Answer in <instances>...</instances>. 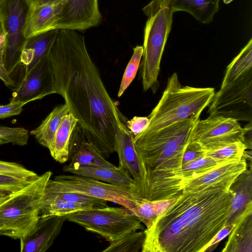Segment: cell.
Here are the masks:
<instances>
[{
  "instance_id": "obj_32",
  "label": "cell",
  "mask_w": 252,
  "mask_h": 252,
  "mask_svg": "<svg viewBox=\"0 0 252 252\" xmlns=\"http://www.w3.org/2000/svg\"><path fill=\"white\" fill-rule=\"evenodd\" d=\"M143 53V47L137 45L133 48V54L126 68L118 92L121 97L135 78Z\"/></svg>"
},
{
  "instance_id": "obj_2",
  "label": "cell",
  "mask_w": 252,
  "mask_h": 252,
  "mask_svg": "<svg viewBox=\"0 0 252 252\" xmlns=\"http://www.w3.org/2000/svg\"><path fill=\"white\" fill-rule=\"evenodd\" d=\"M234 181L184 192L144 230L142 252H204L225 225Z\"/></svg>"
},
{
  "instance_id": "obj_16",
  "label": "cell",
  "mask_w": 252,
  "mask_h": 252,
  "mask_svg": "<svg viewBox=\"0 0 252 252\" xmlns=\"http://www.w3.org/2000/svg\"><path fill=\"white\" fill-rule=\"evenodd\" d=\"M60 4H44L29 7L24 28L25 39L57 29Z\"/></svg>"
},
{
  "instance_id": "obj_8",
  "label": "cell",
  "mask_w": 252,
  "mask_h": 252,
  "mask_svg": "<svg viewBox=\"0 0 252 252\" xmlns=\"http://www.w3.org/2000/svg\"><path fill=\"white\" fill-rule=\"evenodd\" d=\"M47 192H72L115 202L131 212L140 199L130 189L77 175H61L48 181Z\"/></svg>"
},
{
  "instance_id": "obj_5",
  "label": "cell",
  "mask_w": 252,
  "mask_h": 252,
  "mask_svg": "<svg viewBox=\"0 0 252 252\" xmlns=\"http://www.w3.org/2000/svg\"><path fill=\"white\" fill-rule=\"evenodd\" d=\"M142 11L148 17L143 42L140 76L143 90L158 89V76L165 46L170 33L174 12L161 0H151Z\"/></svg>"
},
{
  "instance_id": "obj_15",
  "label": "cell",
  "mask_w": 252,
  "mask_h": 252,
  "mask_svg": "<svg viewBox=\"0 0 252 252\" xmlns=\"http://www.w3.org/2000/svg\"><path fill=\"white\" fill-rule=\"evenodd\" d=\"M66 220L63 216L41 217L33 230L20 239L21 252H45L52 245Z\"/></svg>"
},
{
  "instance_id": "obj_20",
  "label": "cell",
  "mask_w": 252,
  "mask_h": 252,
  "mask_svg": "<svg viewBox=\"0 0 252 252\" xmlns=\"http://www.w3.org/2000/svg\"><path fill=\"white\" fill-rule=\"evenodd\" d=\"M247 168L244 156L237 161L225 162L210 172L191 181L183 189V191H189L199 188H204L220 182L234 181L236 178Z\"/></svg>"
},
{
  "instance_id": "obj_23",
  "label": "cell",
  "mask_w": 252,
  "mask_h": 252,
  "mask_svg": "<svg viewBox=\"0 0 252 252\" xmlns=\"http://www.w3.org/2000/svg\"><path fill=\"white\" fill-rule=\"evenodd\" d=\"M174 13L184 11L202 24H209L219 8L220 0H161Z\"/></svg>"
},
{
  "instance_id": "obj_7",
  "label": "cell",
  "mask_w": 252,
  "mask_h": 252,
  "mask_svg": "<svg viewBox=\"0 0 252 252\" xmlns=\"http://www.w3.org/2000/svg\"><path fill=\"white\" fill-rule=\"evenodd\" d=\"M68 220L97 234L109 242L142 230L139 219L128 209L107 207L78 212L64 216Z\"/></svg>"
},
{
  "instance_id": "obj_10",
  "label": "cell",
  "mask_w": 252,
  "mask_h": 252,
  "mask_svg": "<svg viewBox=\"0 0 252 252\" xmlns=\"http://www.w3.org/2000/svg\"><path fill=\"white\" fill-rule=\"evenodd\" d=\"M208 112L237 121H252V72L215 93Z\"/></svg>"
},
{
  "instance_id": "obj_35",
  "label": "cell",
  "mask_w": 252,
  "mask_h": 252,
  "mask_svg": "<svg viewBox=\"0 0 252 252\" xmlns=\"http://www.w3.org/2000/svg\"><path fill=\"white\" fill-rule=\"evenodd\" d=\"M6 38V34L2 32L0 34V79L6 86L12 87L14 85L15 82L8 74L5 65Z\"/></svg>"
},
{
  "instance_id": "obj_30",
  "label": "cell",
  "mask_w": 252,
  "mask_h": 252,
  "mask_svg": "<svg viewBox=\"0 0 252 252\" xmlns=\"http://www.w3.org/2000/svg\"><path fill=\"white\" fill-rule=\"evenodd\" d=\"M145 239L143 231L130 232L111 242L103 252H141Z\"/></svg>"
},
{
  "instance_id": "obj_33",
  "label": "cell",
  "mask_w": 252,
  "mask_h": 252,
  "mask_svg": "<svg viewBox=\"0 0 252 252\" xmlns=\"http://www.w3.org/2000/svg\"><path fill=\"white\" fill-rule=\"evenodd\" d=\"M44 193L66 201L92 205L96 208H103L108 206L107 201L105 200L80 193L72 192H56L45 191Z\"/></svg>"
},
{
  "instance_id": "obj_37",
  "label": "cell",
  "mask_w": 252,
  "mask_h": 252,
  "mask_svg": "<svg viewBox=\"0 0 252 252\" xmlns=\"http://www.w3.org/2000/svg\"><path fill=\"white\" fill-rule=\"evenodd\" d=\"M206 153L197 143L190 141L183 155L182 165L204 157Z\"/></svg>"
},
{
  "instance_id": "obj_19",
  "label": "cell",
  "mask_w": 252,
  "mask_h": 252,
  "mask_svg": "<svg viewBox=\"0 0 252 252\" xmlns=\"http://www.w3.org/2000/svg\"><path fill=\"white\" fill-rule=\"evenodd\" d=\"M58 30H52L25 40L20 55V65L24 69L22 78L30 72L47 53Z\"/></svg>"
},
{
  "instance_id": "obj_4",
  "label": "cell",
  "mask_w": 252,
  "mask_h": 252,
  "mask_svg": "<svg viewBox=\"0 0 252 252\" xmlns=\"http://www.w3.org/2000/svg\"><path fill=\"white\" fill-rule=\"evenodd\" d=\"M213 88L183 86L174 73L167 80L162 95L148 116L149 124L145 131L160 129L192 117L200 116L211 102Z\"/></svg>"
},
{
  "instance_id": "obj_9",
  "label": "cell",
  "mask_w": 252,
  "mask_h": 252,
  "mask_svg": "<svg viewBox=\"0 0 252 252\" xmlns=\"http://www.w3.org/2000/svg\"><path fill=\"white\" fill-rule=\"evenodd\" d=\"M28 9L25 0H0V25L6 35L5 65L11 77L20 65L21 50L26 39L23 31Z\"/></svg>"
},
{
  "instance_id": "obj_11",
  "label": "cell",
  "mask_w": 252,
  "mask_h": 252,
  "mask_svg": "<svg viewBox=\"0 0 252 252\" xmlns=\"http://www.w3.org/2000/svg\"><path fill=\"white\" fill-rule=\"evenodd\" d=\"M242 135L243 127L235 119L209 116L196 122L190 141L197 143L208 152L238 140L242 142Z\"/></svg>"
},
{
  "instance_id": "obj_34",
  "label": "cell",
  "mask_w": 252,
  "mask_h": 252,
  "mask_svg": "<svg viewBox=\"0 0 252 252\" xmlns=\"http://www.w3.org/2000/svg\"><path fill=\"white\" fill-rule=\"evenodd\" d=\"M0 174L22 180L32 181L38 175L16 162L0 160Z\"/></svg>"
},
{
  "instance_id": "obj_13",
  "label": "cell",
  "mask_w": 252,
  "mask_h": 252,
  "mask_svg": "<svg viewBox=\"0 0 252 252\" xmlns=\"http://www.w3.org/2000/svg\"><path fill=\"white\" fill-rule=\"evenodd\" d=\"M98 0H64L61 3L57 29L83 31L101 21Z\"/></svg>"
},
{
  "instance_id": "obj_38",
  "label": "cell",
  "mask_w": 252,
  "mask_h": 252,
  "mask_svg": "<svg viewBox=\"0 0 252 252\" xmlns=\"http://www.w3.org/2000/svg\"><path fill=\"white\" fill-rule=\"evenodd\" d=\"M148 117L134 116L130 120H127L126 125L134 136L145 130L149 124Z\"/></svg>"
},
{
  "instance_id": "obj_31",
  "label": "cell",
  "mask_w": 252,
  "mask_h": 252,
  "mask_svg": "<svg viewBox=\"0 0 252 252\" xmlns=\"http://www.w3.org/2000/svg\"><path fill=\"white\" fill-rule=\"evenodd\" d=\"M248 149L243 142L238 140L216 150L206 152L205 156L219 162L237 161L242 158Z\"/></svg>"
},
{
  "instance_id": "obj_45",
  "label": "cell",
  "mask_w": 252,
  "mask_h": 252,
  "mask_svg": "<svg viewBox=\"0 0 252 252\" xmlns=\"http://www.w3.org/2000/svg\"><path fill=\"white\" fill-rule=\"evenodd\" d=\"M2 144H4V142L0 135V145Z\"/></svg>"
},
{
  "instance_id": "obj_21",
  "label": "cell",
  "mask_w": 252,
  "mask_h": 252,
  "mask_svg": "<svg viewBox=\"0 0 252 252\" xmlns=\"http://www.w3.org/2000/svg\"><path fill=\"white\" fill-rule=\"evenodd\" d=\"M68 164L73 167L93 165L113 168L115 167L102 156L99 149L92 142L70 138Z\"/></svg>"
},
{
  "instance_id": "obj_42",
  "label": "cell",
  "mask_w": 252,
  "mask_h": 252,
  "mask_svg": "<svg viewBox=\"0 0 252 252\" xmlns=\"http://www.w3.org/2000/svg\"><path fill=\"white\" fill-rule=\"evenodd\" d=\"M29 7L44 4H60L64 0H25Z\"/></svg>"
},
{
  "instance_id": "obj_6",
  "label": "cell",
  "mask_w": 252,
  "mask_h": 252,
  "mask_svg": "<svg viewBox=\"0 0 252 252\" xmlns=\"http://www.w3.org/2000/svg\"><path fill=\"white\" fill-rule=\"evenodd\" d=\"M52 173L45 172L0 207V235L14 239L29 235L39 218L45 189Z\"/></svg>"
},
{
  "instance_id": "obj_26",
  "label": "cell",
  "mask_w": 252,
  "mask_h": 252,
  "mask_svg": "<svg viewBox=\"0 0 252 252\" xmlns=\"http://www.w3.org/2000/svg\"><path fill=\"white\" fill-rule=\"evenodd\" d=\"M94 209L96 208L92 205L66 201L44 193L41 201L40 217H64L78 212Z\"/></svg>"
},
{
  "instance_id": "obj_29",
  "label": "cell",
  "mask_w": 252,
  "mask_h": 252,
  "mask_svg": "<svg viewBox=\"0 0 252 252\" xmlns=\"http://www.w3.org/2000/svg\"><path fill=\"white\" fill-rule=\"evenodd\" d=\"M225 162H219L211 158L204 156L183 164L181 169L183 189L191 181L210 172Z\"/></svg>"
},
{
  "instance_id": "obj_44",
  "label": "cell",
  "mask_w": 252,
  "mask_h": 252,
  "mask_svg": "<svg viewBox=\"0 0 252 252\" xmlns=\"http://www.w3.org/2000/svg\"><path fill=\"white\" fill-rule=\"evenodd\" d=\"M13 193L14 192L6 190L0 189V198L6 196Z\"/></svg>"
},
{
  "instance_id": "obj_28",
  "label": "cell",
  "mask_w": 252,
  "mask_h": 252,
  "mask_svg": "<svg viewBox=\"0 0 252 252\" xmlns=\"http://www.w3.org/2000/svg\"><path fill=\"white\" fill-rule=\"evenodd\" d=\"M178 197L156 201L142 199L137 201L132 212L148 228L157 217L176 201Z\"/></svg>"
},
{
  "instance_id": "obj_40",
  "label": "cell",
  "mask_w": 252,
  "mask_h": 252,
  "mask_svg": "<svg viewBox=\"0 0 252 252\" xmlns=\"http://www.w3.org/2000/svg\"><path fill=\"white\" fill-rule=\"evenodd\" d=\"M235 225V224H231L225 225L221 229L207 246L205 252H210L213 251L218 246L220 242L229 234Z\"/></svg>"
},
{
  "instance_id": "obj_12",
  "label": "cell",
  "mask_w": 252,
  "mask_h": 252,
  "mask_svg": "<svg viewBox=\"0 0 252 252\" xmlns=\"http://www.w3.org/2000/svg\"><path fill=\"white\" fill-rule=\"evenodd\" d=\"M53 94L55 92L47 52L30 72L20 80L13 90L9 102L27 104Z\"/></svg>"
},
{
  "instance_id": "obj_46",
  "label": "cell",
  "mask_w": 252,
  "mask_h": 252,
  "mask_svg": "<svg viewBox=\"0 0 252 252\" xmlns=\"http://www.w3.org/2000/svg\"><path fill=\"white\" fill-rule=\"evenodd\" d=\"M2 33V31H1V27H0V34Z\"/></svg>"
},
{
  "instance_id": "obj_14",
  "label": "cell",
  "mask_w": 252,
  "mask_h": 252,
  "mask_svg": "<svg viewBox=\"0 0 252 252\" xmlns=\"http://www.w3.org/2000/svg\"><path fill=\"white\" fill-rule=\"evenodd\" d=\"M115 151L122 166L132 177L137 197L141 198L142 176L139 157L134 143V136L125 124L119 126L115 136Z\"/></svg>"
},
{
  "instance_id": "obj_22",
  "label": "cell",
  "mask_w": 252,
  "mask_h": 252,
  "mask_svg": "<svg viewBox=\"0 0 252 252\" xmlns=\"http://www.w3.org/2000/svg\"><path fill=\"white\" fill-rule=\"evenodd\" d=\"M229 234L222 252H252V205L241 215Z\"/></svg>"
},
{
  "instance_id": "obj_25",
  "label": "cell",
  "mask_w": 252,
  "mask_h": 252,
  "mask_svg": "<svg viewBox=\"0 0 252 252\" xmlns=\"http://www.w3.org/2000/svg\"><path fill=\"white\" fill-rule=\"evenodd\" d=\"M77 124L78 120L70 112L62 119L56 134L53 149L50 152L52 157L60 163L69 159L70 138Z\"/></svg>"
},
{
  "instance_id": "obj_43",
  "label": "cell",
  "mask_w": 252,
  "mask_h": 252,
  "mask_svg": "<svg viewBox=\"0 0 252 252\" xmlns=\"http://www.w3.org/2000/svg\"><path fill=\"white\" fill-rule=\"evenodd\" d=\"M16 192L11 193L6 196L0 198V207L8 202L14 195Z\"/></svg>"
},
{
  "instance_id": "obj_39",
  "label": "cell",
  "mask_w": 252,
  "mask_h": 252,
  "mask_svg": "<svg viewBox=\"0 0 252 252\" xmlns=\"http://www.w3.org/2000/svg\"><path fill=\"white\" fill-rule=\"evenodd\" d=\"M26 104L24 102H9L6 105H0V119L20 115Z\"/></svg>"
},
{
  "instance_id": "obj_17",
  "label": "cell",
  "mask_w": 252,
  "mask_h": 252,
  "mask_svg": "<svg viewBox=\"0 0 252 252\" xmlns=\"http://www.w3.org/2000/svg\"><path fill=\"white\" fill-rule=\"evenodd\" d=\"M63 171L72 174L87 177L109 184L126 187L132 190L137 197L135 185L133 179L120 165L118 167L110 168L93 165L73 167L67 165L63 167Z\"/></svg>"
},
{
  "instance_id": "obj_41",
  "label": "cell",
  "mask_w": 252,
  "mask_h": 252,
  "mask_svg": "<svg viewBox=\"0 0 252 252\" xmlns=\"http://www.w3.org/2000/svg\"><path fill=\"white\" fill-rule=\"evenodd\" d=\"M252 122L243 127L242 142L247 146L248 148L252 147Z\"/></svg>"
},
{
  "instance_id": "obj_18",
  "label": "cell",
  "mask_w": 252,
  "mask_h": 252,
  "mask_svg": "<svg viewBox=\"0 0 252 252\" xmlns=\"http://www.w3.org/2000/svg\"><path fill=\"white\" fill-rule=\"evenodd\" d=\"M232 191L228 216L225 225L235 224L240 217L252 205V172L247 168L241 173L230 186Z\"/></svg>"
},
{
  "instance_id": "obj_36",
  "label": "cell",
  "mask_w": 252,
  "mask_h": 252,
  "mask_svg": "<svg viewBox=\"0 0 252 252\" xmlns=\"http://www.w3.org/2000/svg\"><path fill=\"white\" fill-rule=\"evenodd\" d=\"M32 181L0 174V189L15 192L23 189Z\"/></svg>"
},
{
  "instance_id": "obj_3",
  "label": "cell",
  "mask_w": 252,
  "mask_h": 252,
  "mask_svg": "<svg viewBox=\"0 0 252 252\" xmlns=\"http://www.w3.org/2000/svg\"><path fill=\"white\" fill-rule=\"evenodd\" d=\"M199 116L134 136L142 176V199L167 200L182 193L183 157Z\"/></svg>"
},
{
  "instance_id": "obj_1",
  "label": "cell",
  "mask_w": 252,
  "mask_h": 252,
  "mask_svg": "<svg viewBox=\"0 0 252 252\" xmlns=\"http://www.w3.org/2000/svg\"><path fill=\"white\" fill-rule=\"evenodd\" d=\"M55 94L78 120L81 140L95 144L108 158L115 151L119 126L128 120L111 97L82 34L59 29L47 51Z\"/></svg>"
},
{
  "instance_id": "obj_24",
  "label": "cell",
  "mask_w": 252,
  "mask_h": 252,
  "mask_svg": "<svg viewBox=\"0 0 252 252\" xmlns=\"http://www.w3.org/2000/svg\"><path fill=\"white\" fill-rule=\"evenodd\" d=\"M69 113L66 103L56 106L47 116L40 125L30 132L37 142L51 151L55 136L64 116Z\"/></svg>"
},
{
  "instance_id": "obj_27",
  "label": "cell",
  "mask_w": 252,
  "mask_h": 252,
  "mask_svg": "<svg viewBox=\"0 0 252 252\" xmlns=\"http://www.w3.org/2000/svg\"><path fill=\"white\" fill-rule=\"evenodd\" d=\"M252 72V39L227 66L221 87L232 84Z\"/></svg>"
}]
</instances>
